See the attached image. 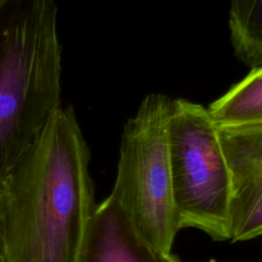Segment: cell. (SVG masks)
Masks as SVG:
<instances>
[{"mask_svg":"<svg viewBox=\"0 0 262 262\" xmlns=\"http://www.w3.org/2000/svg\"><path fill=\"white\" fill-rule=\"evenodd\" d=\"M168 146L179 228L200 229L215 241L230 239V173L209 110L184 98L171 100Z\"/></svg>","mask_w":262,"mask_h":262,"instance_id":"3957f363","label":"cell"},{"mask_svg":"<svg viewBox=\"0 0 262 262\" xmlns=\"http://www.w3.org/2000/svg\"><path fill=\"white\" fill-rule=\"evenodd\" d=\"M250 72L253 73V74H255V75L262 76V66H261V67H258V68H253V69H251Z\"/></svg>","mask_w":262,"mask_h":262,"instance_id":"30bf717a","label":"cell"},{"mask_svg":"<svg viewBox=\"0 0 262 262\" xmlns=\"http://www.w3.org/2000/svg\"><path fill=\"white\" fill-rule=\"evenodd\" d=\"M0 262H8L5 223V195L2 186H0Z\"/></svg>","mask_w":262,"mask_h":262,"instance_id":"9c48e42d","label":"cell"},{"mask_svg":"<svg viewBox=\"0 0 262 262\" xmlns=\"http://www.w3.org/2000/svg\"><path fill=\"white\" fill-rule=\"evenodd\" d=\"M90 151L59 107L2 188L8 262H79L95 209Z\"/></svg>","mask_w":262,"mask_h":262,"instance_id":"6da1fadb","label":"cell"},{"mask_svg":"<svg viewBox=\"0 0 262 262\" xmlns=\"http://www.w3.org/2000/svg\"><path fill=\"white\" fill-rule=\"evenodd\" d=\"M231 180L230 239L262 235V125L219 128Z\"/></svg>","mask_w":262,"mask_h":262,"instance_id":"5b68a950","label":"cell"},{"mask_svg":"<svg viewBox=\"0 0 262 262\" xmlns=\"http://www.w3.org/2000/svg\"><path fill=\"white\" fill-rule=\"evenodd\" d=\"M53 0H0V186L60 107Z\"/></svg>","mask_w":262,"mask_h":262,"instance_id":"7a4b0ae2","label":"cell"},{"mask_svg":"<svg viewBox=\"0 0 262 262\" xmlns=\"http://www.w3.org/2000/svg\"><path fill=\"white\" fill-rule=\"evenodd\" d=\"M230 39L235 55L247 66H262V0H230Z\"/></svg>","mask_w":262,"mask_h":262,"instance_id":"ba28073f","label":"cell"},{"mask_svg":"<svg viewBox=\"0 0 262 262\" xmlns=\"http://www.w3.org/2000/svg\"><path fill=\"white\" fill-rule=\"evenodd\" d=\"M171 99L145 96L124 126L117 176L111 192L138 233L154 248L171 253L180 230L174 210L168 146Z\"/></svg>","mask_w":262,"mask_h":262,"instance_id":"277c9868","label":"cell"},{"mask_svg":"<svg viewBox=\"0 0 262 262\" xmlns=\"http://www.w3.org/2000/svg\"><path fill=\"white\" fill-rule=\"evenodd\" d=\"M208 110L219 128L262 125V76L250 72Z\"/></svg>","mask_w":262,"mask_h":262,"instance_id":"52a82bcc","label":"cell"},{"mask_svg":"<svg viewBox=\"0 0 262 262\" xmlns=\"http://www.w3.org/2000/svg\"><path fill=\"white\" fill-rule=\"evenodd\" d=\"M79 262H180L150 246L136 230L120 202L111 193L95 207Z\"/></svg>","mask_w":262,"mask_h":262,"instance_id":"8992f818","label":"cell"}]
</instances>
